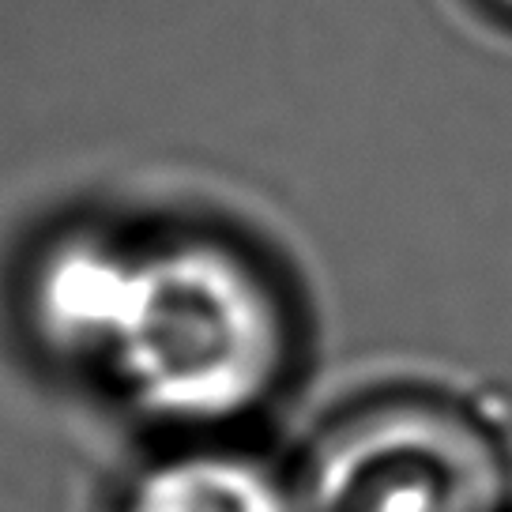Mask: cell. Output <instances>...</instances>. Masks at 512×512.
<instances>
[{
	"mask_svg": "<svg viewBox=\"0 0 512 512\" xmlns=\"http://www.w3.org/2000/svg\"><path fill=\"white\" fill-rule=\"evenodd\" d=\"M95 358L151 415L230 422L283 388L294 320L249 256L219 241H177L132 253Z\"/></svg>",
	"mask_w": 512,
	"mask_h": 512,
	"instance_id": "obj_1",
	"label": "cell"
},
{
	"mask_svg": "<svg viewBox=\"0 0 512 512\" xmlns=\"http://www.w3.org/2000/svg\"><path fill=\"white\" fill-rule=\"evenodd\" d=\"M305 512H512V452L448 392H388L324 430L302 471Z\"/></svg>",
	"mask_w": 512,
	"mask_h": 512,
	"instance_id": "obj_2",
	"label": "cell"
},
{
	"mask_svg": "<svg viewBox=\"0 0 512 512\" xmlns=\"http://www.w3.org/2000/svg\"><path fill=\"white\" fill-rule=\"evenodd\" d=\"M128 268L132 253L106 238H72L49 249L34 279V313L46 336L64 351L95 358L117 313Z\"/></svg>",
	"mask_w": 512,
	"mask_h": 512,
	"instance_id": "obj_3",
	"label": "cell"
},
{
	"mask_svg": "<svg viewBox=\"0 0 512 512\" xmlns=\"http://www.w3.org/2000/svg\"><path fill=\"white\" fill-rule=\"evenodd\" d=\"M125 512H305L298 479L238 452H196L136 482Z\"/></svg>",
	"mask_w": 512,
	"mask_h": 512,
	"instance_id": "obj_4",
	"label": "cell"
},
{
	"mask_svg": "<svg viewBox=\"0 0 512 512\" xmlns=\"http://www.w3.org/2000/svg\"><path fill=\"white\" fill-rule=\"evenodd\" d=\"M479 4L494 19H501V23H509V27H512V0H479Z\"/></svg>",
	"mask_w": 512,
	"mask_h": 512,
	"instance_id": "obj_5",
	"label": "cell"
}]
</instances>
